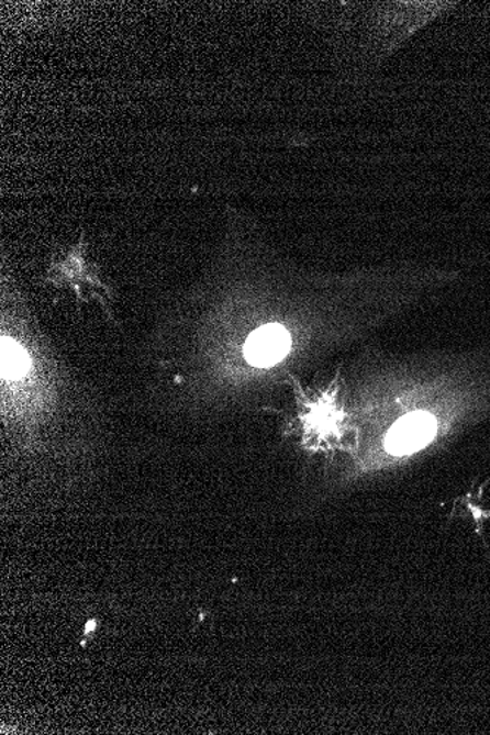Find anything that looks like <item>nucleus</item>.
Returning <instances> with one entry per match:
<instances>
[{
  "label": "nucleus",
  "mask_w": 490,
  "mask_h": 735,
  "mask_svg": "<svg viewBox=\"0 0 490 735\" xmlns=\"http://www.w3.org/2000/svg\"><path fill=\"white\" fill-rule=\"evenodd\" d=\"M24 369V356L14 343L8 344L3 341V371H10V376L20 375Z\"/></svg>",
  "instance_id": "2"
},
{
  "label": "nucleus",
  "mask_w": 490,
  "mask_h": 735,
  "mask_svg": "<svg viewBox=\"0 0 490 735\" xmlns=\"http://www.w3.org/2000/svg\"><path fill=\"white\" fill-rule=\"evenodd\" d=\"M291 335L282 325L269 323L252 332L245 341V360L256 367H270L290 353Z\"/></svg>",
  "instance_id": "1"
}]
</instances>
